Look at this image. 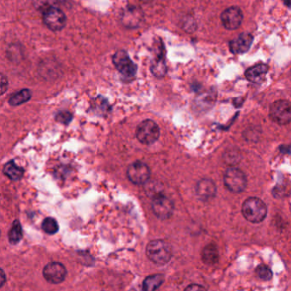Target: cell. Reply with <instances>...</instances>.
<instances>
[{"instance_id": "obj_1", "label": "cell", "mask_w": 291, "mask_h": 291, "mask_svg": "<svg viewBox=\"0 0 291 291\" xmlns=\"http://www.w3.org/2000/svg\"><path fill=\"white\" fill-rule=\"evenodd\" d=\"M242 213L249 222L261 223L267 217V207L261 199L251 197L243 202Z\"/></svg>"}, {"instance_id": "obj_2", "label": "cell", "mask_w": 291, "mask_h": 291, "mask_svg": "<svg viewBox=\"0 0 291 291\" xmlns=\"http://www.w3.org/2000/svg\"><path fill=\"white\" fill-rule=\"evenodd\" d=\"M146 255L154 263L164 265L171 260V247L165 241H151L146 248Z\"/></svg>"}, {"instance_id": "obj_3", "label": "cell", "mask_w": 291, "mask_h": 291, "mask_svg": "<svg viewBox=\"0 0 291 291\" xmlns=\"http://www.w3.org/2000/svg\"><path fill=\"white\" fill-rule=\"evenodd\" d=\"M159 137V126L152 120L142 121L136 129V138L141 144L145 145L156 143Z\"/></svg>"}, {"instance_id": "obj_4", "label": "cell", "mask_w": 291, "mask_h": 291, "mask_svg": "<svg viewBox=\"0 0 291 291\" xmlns=\"http://www.w3.org/2000/svg\"><path fill=\"white\" fill-rule=\"evenodd\" d=\"M269 117L279 125H287L291 122V102L287 100H278L269 108Z\"/></svg>"}, {"instance_id": "obj_5", "label": "cell", "mask_w": 291, "mask_h": 291, "mask_svg": "<svg viewBox=\"0 0 291 291\" xmlns=\"http://www.w3.org/2000/svg\"><path fill=\"white\" fill-rule=\"evenodd\" d=\"M43 21L50 30L58 32L66 26V15L59 8L50 6L43 12Z\"/></svg>"}, {"instance_id": "obj_6", "label": "cell", "mask_w": 291, "mask_h": 291, "mask_svg": "<svg viewBox=\"0 0 291 291\" xmlns=\"http://www.w3.org/2000/svg\"><path fill=\"white\" fill-rule=\"evenodd\" d=\"M224 183L229 191L239 193L243 192L246 188V175L239 168H228L224 175Z\"/></svg>"}, {"instance_id": "obj_7", "label": "cell", "mask_w": 291, "mask_h": 291, "mask_svg": "<svg viewBox=\"0 0 291 291\" xmlns=\"http://www.w3.org/2000/svg\"><path fill=\"white\" fill-rule=\"evenodd\" d=\"M113 63L125 78H132L137 73V65L124 50L116 51L113 56Z\"/></svg>"}, {"instance_id": "obj_8", "label": "cell", "mask_w": 291, "mask_h": 291, "mask_svg": "<svg viewBox=\"0 0 291 291\" xmlns=\"http://www.w3.org/2000/svg\"><path fill=\"white\" fill-rule=\"evenodd\" d=\"M126 174L132 183L140 186L147 183L150 180V169L146 163L137 161L128 166Z\"/></svg>"}, {"instance_id": "obj_9", "label": "cell", "mask_w": 291, "mask_h": 291, "mask_svg": "<svg viewBox=\"0 0 291 291\" xmlns=\"http://www.w3.org/2000/svg\"><path fill=\"white\" fill-rule=\"evenodd\" d=\"M221 22L228 30H235L240 27L243 22V15L240 8L233 6L225 9L221 14Z\"/></svg>"}, {"instance_id": "obj_10", "label": "cell", "mask_w": 291, "mask_h": 291, "mask_svg": "<svg viewBox=\"0 0 291 291\" xmlns=\"http://www.w3.org/2000/svg\"><path fill=\"white\" fill-rule=\"evenodd\" d=\"M43 275L49 283L59 284L63 282L66 278V268L62 263L51 262L45 266L43 270Z\"/></svg>"}, {"instance_id": "obj_11", "label": "cell", "mask_w": 291, "mask_h": 291, "mask_svg": "<svg viewBox=\"0 0 291 291\" xmlns=\"http://www.w3.org/2000/svg\"><path fill=\"white\" fill-rule=\"evenodd\" d=\"M151 207L155 215L161 219H168L174 211L173 202L162 195H157L153 199Z\"/></svg>"}, {"instance_id": "obj_12", "label": "cell", "mask_w": 291, "mask_h": 291, "mask_svg": "<svg viewBox=\"0 0 291 291\" xmlns=\"http://www.w3.org/2000/svg\"><path fill=\"white\" fill-rule=\"evenodd\" d=\"M144 21V13L135 6H127L121 14V22L128 28H137Z\"/></svg>"}, {"instance_id": "obj_13", "label": "cell", "mask_w": 291, "mask_h": 291, "mask_svg": "<svg viewBox=\"0 0 291 291\" xmlns=\"http://www.w3.org/2000/svg\"><path fill=\"white\" fill-rule=\"evenodd\" d=\"M253 36L249 33L239 34L230 42V50L234 54H243L249 51L252 45Z\"/></svg>"}, {"instance_id": "obj_14", "label": "cell", "mask_w": 291, "mask_h": 291, "mask_svg": "<svg viewBox=\"0 0 291 291\" xmlns=\"http://www.w3.org/2000/svg\"><path fill=\"white\" fill-rule=\"evenodd\" d=\"M216 185L209 179H202L196 186V194L203 201L213 199L216 195Z\"/></svg>"}, {"instance_id": "obj_15", "label": "cell", "mask_w": 291, "mask_h": 291, "mask_svg": "<svg viewBox=\"0 0 291 291\" xmlns=\"http://www.w3.org/2000/svg\"><path fill=\"white\" fill-rule=\"evenodd\" d=\"M268 71V67L266 64L260 63L255 66L248 69L245 72L246 78L251 82H259L261 81Z\"/></svg>"}, {"instance_id": "obj_16", "label": "cell", "mask_w": 291, "mask_h": 291, "mask_svg": "<svg viewBox=\"0 0 291 291\" xmlns=\"http://www.w3.org/2000/svg\"><path fill=\"white\" fill-rule=\"evenodd\" d=\"M32 95H33V93L30 89H28V88L21 89V90L14 93L12 96L10 97L9 100V105L17 107L21 104H24L32 98Z\"/></svg>"}, {"instance_id": "obj_17", "label": "cell", "mask_w": 291, "mask_h": 291, "mask_svg": "<svg viewBox=\"0 0 291 291\" xmlns=\"http://www.w3.org/2000/svg\"><path fill=\"white\" fill-rule=\"evenodd\" d=\"M3 174L11 180L16 181L21 180L24 174V169L19 167L14 161H9L3 167Z\"/></svg>"}, {"instance_id": "obj_18", "label": "cell", "mask_w": 291, "mask_h": 291, "mask_svg": "<svg viewBox=\"0 0 291 291\" xmlns=\"http://www.w3.org/2000/svg\"><path fill=\"white\" fill-rule=\"evenodd\" d=\"M150 70L156 77L161 78V77L165 76L168 69H167V64H166L165 57H164L162 51L158 54L156 59H154L151 67H150Z\"/></svg>"}, {"instance_id": "obj_19", "label": "cell", "mask_w": 291, "mask_h": 291, "mask_svg": "<svg viewBox=\"0 0 291 291\" xmlns=\"http://www.w3.org/2000/svg\"><path fill=\"white\" fill-rule=\"evenodd\" d=\"M219 250L217 247L213 244H209L205 247L202 253H201V258L202 261L207 265L216 264L219 261Z\"/></svg>"}, {"instance_id": "obj_20", "label": "cell", "mask_w": 291, "mask_h": 291, "mask_svg": "<svg viewBox=\"0 0 291 291\" xmlns=\"http://www.w3.org/2000/svg\"><path fill=\"white\" fill-rule=\"evenodd\" d=\"M163 281H164V278L162 274H155V275L147 277L143 282V291H156L162 285Z\"/></svg>"}, {"instance_id": "obj_21", "label": "cell", "mask_w": 291, "mask_h": 291, "mask_svg": "<svg viewBox=\"0 0 291 291\" xmlns=\"http://www.w3.org/2000/svg\"><path fill=\"white\" fill-rule=\"evenodd\" d=\"M22 238V228L21 223L18 220H15L12 224L11 229L9 230V240L11 244L18 243Z\"/></svg>"}, {"instance_id": "obj_22", "label": "cell", "mask_w": 291, "mask_h": 291, "mask_svg": "<svg viewBox=\"0 0 291 291\" xmlns=\"http://www.w3.org/2000/svg\"><path fill=\"white\" fill-rule=\"evenodd\" d=\"M93 108L97 114H105L109 111L110 106L108 105V101L104 97H98L93 102Z\"/></svg>"}, {"instance_id": "obj_23", "label": "cell", "mask_w": 291, "mask_h": 291, "mask_svg": "<svg viewBox=\"0 0 291 291\" xmlns=\"http://www.w3.org/2000/svg\"><path fill=\"white\" fill-rule=\"evenodd\" d=\"M43 231L49 235H54L59 230V225L53 218H46L42 223Z\"/></svg>"}, {"instance_id": "obj_24", "label": "cell", "mask_w": 291, "mask_h": 291, "mask_svg": "<svg viewBox=\"0 0 291 291\" xmlns=\"http://www.w3.org/2000/svg\"><path fill=\"white\" fill-rule=\"evenodd\" d=\"M256 274L258 275L259 278L263 280H269L273 276V273L269 267L266 265H260L255 269Z\"/></svg>"}, {"instance_id": "obj_25", "label": "cell", "mask_w": 291, "mask_h": 291, "mask_svg": "<svg viewBox=\"0 0 291 291\" xmlns=\"http://www.w3.org/2000/svg\"><path fill=\"white\" fill-rule=\"evenodd\" d=\"M55 119L59 123L68 125L73 120V114L69 111H60L56 114Z\"/></svg>"}, {"instance_id": "obj_26", "label": "cell", "mask_w": 291, "mask_h": 291, "mask_svg": "<svg viewBox=\"0 0 291 291\" xmlns=\"http://www.w3.org/2000/svg\"><path fill=\"white\" fill-rule=\"evenodd\" d=\"M1 86H0V88H1V95H3V93H5L7 90V88H8V80H7L6 76L4 75H1Z\"/></svg>"}, {"instance_id": "obj_27", "label": "cell", "mask_w": 291, "mask_h": 291, "mask_svg": "<svg viewBox=\"0 0 291 291\" xmlns=\"http://www.w3.org/2000/svg\"><path fill=\"white\" fill-rule=\"evenodd\" d=\"M185 291H207V290L203 286H201V285L193 284V285H188L186 287V290H185Z\"/></svg>"}, {"instance_id": "obj_28", "label": "cell", "mask_w": 291, "mask_h": 291, "mask_svg": "<svg viewBox=\"0 0 291 291\" xmlns=\"http://www.w3.org/2000/svg\"><path fill=\"white\" fill-rule=\"evenodd\" d=\"M285 4H286L288 7H291V0H290V1H285Z\"/></svg>"}]
</instances>
